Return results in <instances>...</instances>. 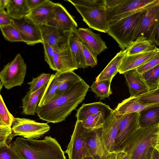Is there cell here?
<instances>
[{"mask_svg":"<svg viewBox=\"0 0 159 159\" xmlns=\"http://www.w3.org/2000/svg\"><path fill=\"white\" fill-rule=\"evenodd\" d=\"M116 159H129L126 152H121L117 153Z\"/></svg>","mask_w":159,"mask_h":159,"instance_id":"c3c4849f","label":"cell"},{"mask_svg":"<svg viewBox=\"0 0 159 159\" xmlns=\"http://www.w3.org/2000/svg\"><path fill=\"white\" fill-rule=\"evenodd\" d=\"M6 9L7 13L14 19L23 18L30 11L26 0H10Z\"/></svg>","mask_w":159,"mask_h":159,"instance_id":"f1b7e54d","label":"cell"},{"mask_svg":"<svg viewBox=\"0 0 159 159\" xmlns=\"http://www.w3.org/2000/svg\"><path fill=\"white\" fill-rule=\"evenodd\" d=\"M11 144L22 159H66L60 144L50 136L40 140L18 137Z\"/></svg>","mask_w":159,"mask_h":159,"instance_id":"7a4b0ae2","label":"cell"},{"mask_svg":"<svg viewBox=\"0 0 159 159\" xmlns=\"http://www.w3.org/2000/svg\"><path fill=\"white\" fill-rule=\"evenodd\" d=\"M12 133L11 127L0 125V147L7 144V141Z\"/></svg>","mask_w":159,"mask_h":159,"instance_id":"7bdbcfd3","label":"cell"},{"mask_svg":"<svg viewBox=\"0 0 159 159\" xmlns=\"http://www.w3.org/2000/svg\"><path fill=\"white\" fill-rule=\"evenodd\" d=\"M159 21V0H157L148 5L145 9L136 39L139 36H143L155 44V32Z\"/></svg>","mask_w":159,"mask_h":159,"instance_id":"8fae6325","label":"cell"},{"mask_svg":"<svg viewBox=\"0 0 159 159\" xmlns=\"http://www.w3.org/2000/svg\"><path fill=\"white\" fill-rule=\"evenodd\" d=\"M10 0H0V10L6 9Z\"/></svg>","mask_w":159,"mask_h":159,"instance_id":"681fc988","label":"cell"},{"mask_svg":"<svg viewBox=\"0 0 159 159\" xmlns=\"http://www.w3.org/2000/svg\"><path fill=\"white\" fill-rule=\"evenodd\" d=\"M56 3L46 0L40 6L31 10L25 17L38 25H46Z\"/></svg>","mask_w":159,"mask_h":159,"instance_id":"44dd1931","label":"cell"},{"mask_svg":"<svg viewBox=\"0 0 159 159\" xmlns=\"http://www.w3.org/2000/svg\"><path fill=\"white\" fill-rule=\"evenodd\" d=\"M50 76V74L43 73L38 77L33 78L31 82L27 83L30 86L29 91L31 93H34L47 85Z\"/></svg>","mask_w":159,"mask_h":159,"instance_id":"8d00e7d4","label":"cell"},{"mask_svg":"<svg viewBox=\"0 0 159 159\" xmlns=\"http://www.w3.org/2000/svg\"><path fill=\"white\" fill-rule=\"evenodd\" d=\"M54 71L59 73L74 71L78 68L73 58L68 41L54 49Z\"/></svg>","mask_w":159,"mask_h":159,"instance_id":"9a60e30c","label":"cell"},{"mask_svg":"<svg viewBox=\"0 0 159 159\" xmlns=\"http://www.w3.org/2000/svg\"><path fill=\"white\" fill-rule=\"evenodd\" d=\"M59 73L61 79V82L58 86L56 95L53 99L64 94L75 83L82 79L74 71Z\"/></svg>","mask_w":159,"mask_h":159,"instance_id":"4dcf8cb0","label":"cell"},{"mask_svg":"<svg viewBox=\"0 0 159 159\" xmlns=\"http://www.w3.org/2000/svg\"><path fill=\"white\" fill-rule=\"evenodd\" d=\"M83 54L86 68L90 66L94 67L97 63V57H96L88 48L81 42Z\"/></svg>","mask_w":159,"mask_h":159,"instance_id":"b9f144b4","label":"cell"},{"mask_svg":"<svg viewBox=\"0 0 159 159\" xmlns=\"http://www.w3.org/2000/svg\"><path fill=\"white\" fill-rule=\"evenodd\" d=\"M159 106L157 104H144L134 97H130L119 103L114 110L117 115L133 113H139L149 108Z\"/></svg>","mask_w":159,"mask_h":159,"instance_id":"7402d4cb","label":"cell"},{"mask_svg":"<svg viewBox=\"0 0 159 159\" xmlns=\"http://www.w3.org/2000/svg\"><path fill=\"white\" fill-rule=\"evenodd\" d=\"M73 5L89 27L107 33L108 22L107 19L106 0H67Z\"/></svg>","mask_w":159,"mask_h":159,"instance_id":"3957f363","label":"cell"},{"mask_svg":"<svg viewBox=\"0 0 159 159\" xmlns=\"http://www.w3.org/2000/svg\"><path fill=\"white\" fill-rule=\"evenodd\" d=\"M46 0H26L30 11L44 3Z\"/></svg>","mask_w":159,"mask_h":159,"instance_id":"f6af8a7d","label":"cell"},{"mask_svg":"<svg viewBox=\"0 0 159 159\" xmlns=\"http://www.w3.org/2000/svg\"><path fill=\"white\" fill-rule=\"evenodd\" d=\"M102 127L91 131L88 141V157L93 159H104L109 154L101 138Z\"/></svg>","mask_w":159,"mask_h":159,"instance_id":"ac0fdd59","label":"cell"},{"mask_svg":"<svg viewBox=\"0 0 159 159\" xmlns=\"http://www.w3.org/2000/svg\"><path fill=\"white\" fill-rule=\"evenodd\" d=\"M113 110L109 105L102 102L83 104L77 110L75 117L77 120L80 121L89 116Z\"/></svg>","mask_w":159,"mask_h":159,"instance_id":"cb8c5ba5","label":"cell"},{"mask_svg":"<svg viewBox=\"0 0 159 159\" xmlns=\"http://www.w3.org/2000/svg\"><path fill=\"white\" fill-rule=\"evenodd\" d=\"M89 88V86L82 79L61 96L45 105L37 106V116L48 123H58L65 120L84 100Z\"/></svg>","mask_w":159,"mask_h":159,"instance_id":"6da1fadb","label":"cell"},{"mask_svg":"<svg viewBox=\"0 0 159 159\" xmlns=\"http://www.w3.org/2000/svg\"></svg>","mask_w":159,"mask_h":159,"instance_id":"db71d44e","label":"cell"},{"mask_svg":"<svg viewBox=\"0 0 159 159\" xmlns=\"http://www.w3.org/2000/svg\"><path fill=\"white\" fill-rule=\"evenodd\" d=\"M43 38L54 49L67 42L70 32H65L47 25H39Z\"/></svg>","mask_w":159,"mask_h":159,"instance_id":"ffe728a7","label":"cell"},{"mask_svg":"<svg viewBox=\"0 0 159 159\" xmlns=\"http://www.w3.org/2000/svg\"><path fill=\"white\" fill-rule=\"evenodd\" d=\"M46 86H44L34 93H30L29 90L26 92L22 99L23 114L26 115H35L37 105L42 97Z\"/></svg>","mask_w":159,"mask_h":159,"instance_id":"603a6c76","label":"cell"},{"mask_svg":"<svg viewBox=\"0 0 159 159\" xmlns=\"http://www.w3.org/2000/svg\"><path fill=\"white\" fill-rule=\"evenodd\" d=\"M147 159H159V150L154 147L150 148Z\"/></svg>","mask_w":159,"mask_h":159,"instance_id":"bcb514c9","label":"cell"},{"mask_svg":"<svg viewBox=\"0 0 159 159\" xmlns=\"http://www.w3.org/2000/svg\"><path fill=\"white\" fill-rule=\"evenodd\" d=\"M122 115H117L114 110L103 123L101 138L106 149L109 154L115 153V141Z\"/></svg>","mask_w":159,"mask_h":159,"instance_id":"4fadbf2b","label":"cell"},{"mask_svg":"<svg viewBox=\"0 0 159 159\" xmlns=\"http://www.w3.org/2000/svg\"></svg>","mask_w":159,"mask_h":159,"instance_id":"11a10c76","label":"cell"},{"mask_svg":"<svg viewBox=\"0 0 159 159\" xmlns=\"http://www.w3.org/2000/svg\"><path fill=\"white\" fill-rule=\"evenodd\" d=\"M42 44L44 49L45 61L48 64L49 67L54 70V48L43 38Z\"/></svg>","mask_w":159,"mask_h":159,"instance_id":"ab89813d","label":"cell"},{"mask_svg":"<svg viewBox=\"0 0 159 159\" xmlns=\"http://www.w3.org/2000/svg\"><path fill=\"white\" fill-rule=\"evenodd\" d=\"M12 125V133L7 141L8 144L16 136H20L28 139H37L48 132L50 129L47 123L38 122L23 118H15Z\"/></svg>","mask_w":159,"mask_h":159,"instance_id":"9c48e42d","label":"cell"},{"mask_svg":"<svg viewBox=\"0 0 159 159\" xmlns=\"http://www.w3.org/2000/svg\"><path fill=\"white\" fill-rule=\"evenodd\" d=\"M61 82V79L58 72H56L55 74L51 75L49 80L38 107H41L46 105L54 98Z\"/></svg>","mask_w":159,"mask_h":159,"instance_id":"484cf974","label":"cell"},{"mask_svg":"<svg viewBox=\"0 0 159 159\" xmlns=\"http://www.w3.org/2000/svg\"><path fill=\"white\" fill-rule=\"evenodd\" d=\"M134 98L144 104L159 105V88Z\"/></svg>","mask_w":159,"mask_h":159,"instance_id":"74e56055","label":"cell"},{"mask_svg":"<svg viewBox=\"0 0 159 159\" xmlns=\"http://www.w3.org/2000/svg\"><path fill=\"white\" fill-rule=\"evenodd\" d=\"M139 113L140 127L147 128L159 125V106L146 109Z\"/></svg>","mask_w":159,"mask_h":159,"instance_id":"f546056e","label":"cell"},{"mask_svg":"<svg viewBox=\"0 0 159 159\" xmlns=\"http://www.w3.org/2000/svg\"><path fill=\"white\" fill-rule=\"evenodd\" d=\"M157 48L150 40L143 36H139L126 49L125 55L130 56L154 50Z\"/></svg>","mask_w":159,"mask_h":159,"instance_id":"83f0119b","label":"cell"},{"mask_svg":"<svg viewBox=\"0 0 159 159\" xmlns=\"http://www.w3.org/2000/svg\"><path fill=\"white\" fill-rule=\"evenodd\" d=\"M69 44L73 58L78 68H86L81 42L74 31L70 33L69 37Z\"/></svg>","mask_w":159,"mask_h":159,"instance_id":"4316f807","label":"cell"},{"mask_svg":"<svg viewBox=\"0 0 159 159\" xmlns=\"http://www.w3.org/2000/svg\"><path fill=\"white\" fill-rule=\"evenodd\" d=\"M83 159H93L91 157H84V158Z\"/></svg>","mask_w":159,"mask_h":159,"instance_id":"f5cc1de1","label":"cell"},{"mask_svg":"<svg viewBox=\"0 0 159 159\" xmlns=\"http://www.w3.org/2000/svg\"><path fill=\"white\" fill-rule=\"evenodd\" d=\"M123 74L125 78L130 97H136L149 91L141 74L136 69L127 71Z\"/></svg>","mask_w":159,"mask_h":159,"instance_id":"e0dca14e","label":"cell"},{"mask_svg":"<svg viewBox=\"0 0 159 159\" xmlns=\"http://www.w3.org/2000/svg\"><path fill=\"white\" fill-rule=\"evenodd\" d=\"M0 28L6 40L11 42H24L19 30L14 24L0 27Z\"/></svg>","mask_w":159,"mask_h":159,"instance_id":"e575fe53","label":"cell"},{"mask_svg":"<svg viewBox=\"0 0 159 159\" xmlns=\"http://www.w3.org/2000/svg\"><path fill=\"white\" fill-rule=\"evenodd\" d=\"M46 25L65 32L75 31L78 27L72 16L62 4L58 3H56Z\"/></svg>","mask_w":159,"mask_h":159,"instance_id":"7c38bea8","label":"cell"},{"mask_svg":"<svg viewBox=\"0 0 159 159\" xmlns=\"http://www.w3.org/2000/svg\"><path fill=\"white\" fill-rule=\"evenodd\" d=\"M145 10L108 22L107 33L116 41L121 50H125L136 39Z\"/></svg>","mask_w":159,"mask_h":159,"instance_id":"277c9868","label":"cell"},{"mask_svg":"<svg viewBox=\"0 0 159 159\" xmlns=\"http://www.w3.org/2000/svg\"><path fill=\"white\" fill-rule=\"evenodd\" d=\"M159 125L139 127L134 134L124 152L129 159H147L150 148L155 147L159 134Z\"/></svg>","mask_w":159,"mask_h":159,"instance_id":"5b68a950","label":"cell"},{"mask_svg":"<svg viewBox=\"0 0 159 159\" xmlns=\"http://www.w3.org/2000/svg\"><path fill=\"white\" fill-rule=\"evenodd\" d=\"M158 49L157 48L153 50L130 56L125 54L118 68V72L120 74H123L143 65L156 54Z\"/></svg>","mask_w":159,"mask_h":159,"instance_id":"d6986e66","label":"cell"},{"mask_svg":"<svg viewBox=\"0 0 159 159\" xmlns=\"http://www.w3.org/2000/svg\"><path fill=\"white\" fill-rule=\"evenodd\" d=\"M141 75L148 87L149 91L159 88V64Z\"/></svg>","mask_w":159,"mask_h":159,"instance_id":"836d02e7","label":"cell"},{"mask_svg":"<svg viewBox=\"0 0 159 159\" xmlns=\"http://www.w3.org/2000/svg\"><path fill=\"white\" fill-rule=\"evenodd\" d=\"M117 153H114L108 155L104 159H116Z\"/></svg>","mask_w":159,"mask_h":159,"instance_id":"f907efd6","label":"cell"},{"mask_svg":"<svg viewBox=\"0 0 159 159\" xmlns=\"http://www.w3.org/2000/svg\"><path fill=\"white\" fill-rule=\"evenodd\" d=\"M157 0H106L108 22L145 10Z\"/></svg>","mask_w":159,"mask_h":159,"instance_id":"8992f818","label":"cell"},{"mask_svg":"<svg viewBox=\"0 0 159 159\" xmlns=\"http://www.w3.org/2000/svg\"><path fill=\"white\" fill-rule=\"evenodd\" d=\"M112 111L104 112L89 116L80 121L84 127L92 131L102 127L105 120Z\"/></svg>","mask_w":159,"mask_h":159,"instance_id":"1f68e13d","label":"cell"},{"mask_svg":"<svg viewBox=\"0 0 159 159\" xmlns=\"http://www.w3.org/2000/svg\"><path fill=\"white\" fill-rule=\"evenodd\" d=\"M14 25L19 30L23 42L34 45L43 42V38L39 25L25 17L14 19Z\"/></svg>","mask_w":159,"mask_h":159,"instance_id":"5bb4252c","label":"cell"},{"mask_svg":"<svg viewBox=\"0 0 159 159\" xmlns=\"http://www.w3.org/2000/svg\"><path fill=\"white\" fill-rule=\"evenodd\" d=\"M15 118L9 112L1 94L0 95V125L11 127Z\"/></svg>","mask_w":159,"mask_h":159,"instance_id":"d590c367","label":"cell"},{"mask_svg":"<svg viewBox=\"0 0 159 159\" xmlns=\"http://www.w3.org/2000/svg\"><path fill=\"white\" fill-rule=\"evenodd\" d=\"M91 131L83 127L81 121L77 120L65 152L67 154L69 159H83L88 157V141Z\"/></svg>","mask_w":159,"mask_h":159,"instance_id":"30bf717a","label":"cell"},{"mask_svg":"<svg viewBox=\"0 0 159 159\" xmlns=\"http://www.w3.org/2000/svg\"><path fill=\"white\" fill-rule=\"evenodd\" d=\"M74 31L81 42L96 57L107 48L105 42L101 38L100 34L93 32L90 29L79 28Z\"/></svg>","mask_w":159,"mask_h":159,"instance_id":"2e32d148","label":"cell"},{"mask_svg":"<svg viewBox=\"0 0 159 159\" xmlns=\"http://www.w3.org/2000/svg\"><path fill=\"white\" fill-rule=\"evenodd\" d=\"M14 19L5 10H0V27L14 24Z\"/></svg>","mask_w":159,"mask_h":159,"instance_id":"ee69618b","label":"cell"},{"mask_svg":"<svg viewBox=\"0 0 159 159\" xmlns=\"http://www.w3.org/2000/svg\"><path fill=\"white\" fill-rule=\"evenodd\" d=\"M139 115L138 112L122 115L115 141V153L125 151L131 138L140 127Z\"/></svg>","mask_w":159,"mask_h":159,"instance_id":"ba28073f","label":"cell"},{"mask_svg":"<svg viewBox=\"0 0 159 159\" xmlns=\"http://www.w3.org/2000/svg\"><path fill=\"white\" fill-rule=\"evenodd\" d=\"M155 44L159 46V21L157 25L154 34Z\"/></svg>","mask_w":159,"mask_h":159,"instance_id":"7dc6e473","label":"cell"},{"mask_svg":"<svg viewBox=\"0 0 159 159\" xmlns=\"http://www.w3.org/2000/svg\"><path fill=\"white\" fill-rule=\"evenodd\" d=\"M111 81L104 80L96 82L94 81L90 87L91 90L100 99H104L112 93L111 88Z\"/></svg>","mask_w":159,"mask_h":159,"instance_id":"d6a6232c","label":"cell"},{"mask_svg":"<svg viewBox=\"0 0 159 159\" xmlns=\"http://www.w3.org/2000/svg\"><path fill=\"white\" fill-rule=\"evenodd\" d=\"M159 64V48L156 54L145 63L136 68L140 74L152 68Z\"/></svg>","mask_w":159,"mask_h":159,"instance_id":"60d3db41","label":"cell"},{"mask_svg":"<svg viewBox=\"0 0 159 159\" xmlns=\"http://www.w3.org/2000/svg\"><path fill=\"white\" fill-rule=\"evenodd\" d=\"M27 66L23 58L17 54L14 59L4 66L0 72V84L7 89L23 83L26 73Z\"/></svg>","mask_w":159,"mask_h":159,"instance_id":"52a82bcc","label":"cell"},{"mask_svg":"<svg viewBox=\"0 0 159 159\" xmlns=\"http://www.w3.org/2000/svg\"><path fill=\"white\" fill-rule=\"evenodd\" d=\"M155 148L159 150V133L157 138V142Z\"/></svg>","mask_w":159,"mask_h":159,"instance_id":"816d5d0a","label":"cell"},{"mask_svg":"<svg viewBox=\"0 0 159 159\" xmlns=\"http://www.w3.org/2000/svg\"><path fill=\"white\" fill-rule=\"evenodd\" d=\"M126 52L125 49V50H121L118 52L96 77L95 81L97 82L104 80L111 81L114 77L118 72V68Z\"/></svg>","mask_w":159,"mask_h":159,"instance_id":"d4e9b609","label":"cell"},{"mask_svg":"<svg viewBox=\"0 0 159 159\" xmlns=\"http://www.w3.org/2000/svg\"><path fill=\"white\" fill-rule=\"evenodd\" d=\"M0 159H22L14 147L7 144L0 147Z\"/></svg>","mask_w":159,"mask_h":159,"instance_id":"f35d334b","label":"cell"}]
</instances>
